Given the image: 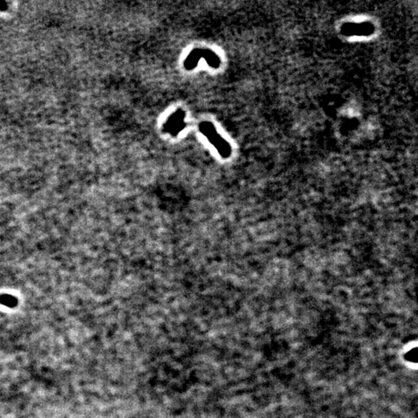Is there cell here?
Segmentation results:
<instances>
[{
    "label": "cell",
    "instance_id": "1",
    "mask_svg": "<svg viewBox=\"0 0 418 418\" xmlns=\"http://www.w3.org/2000/svg\"><path fill=\"white\" fill-rule=\"evenodd\" d=\"M199 130L209 139V141L214 146L222 158H228L230 157L232 153L230 145L218 134L215 127L211 123L202 122L199 125Z\"/></svg>",
    "mask_w": 418,
    "mask_h": 418
},
{
    "label": "cell",
    "instance_id": "2",
    "mask_svg": "<svg viewBox=\"0 0 418 418\" xmlns=\"http://www.w3.org/2000/svg\"><path fill=\"white\" fill-rule=\"evenodd\" d=\"M185 112L182 109H178L175 113H173L164 124V132L172 136H177L185 128Z\"/></svg>",
    "mask_w": 418,
    "mask_h": 418
},
{
    "label": "cell",
    "instance_id": "3",
    "mask_svg": "<svg viewBox=\"0 0 418 418\" xmlns=\"http://www.w3.org/2000/svg\"><path fill=\"white\" fill-rule=\"evenodd\" d=\"M204 58V49L197 48L188 54L184 61V68L187 70H192L199 65V61Z\"/></svg>",
    "mask_w": 418,
    "mask_h": 418
},
{
    "label": "cell",
    "instance_id": "4",
    "mask_svg": "<svg viewBox=\"0 0 418 418\" xmlns=\"http://www.w3.org/2000/svg\"><path fill=\"white\" fill-rule=\"evenodd\" d=\"M12 2H7V1H4V2H0V13H5L10 10L12 8Z\"/></svg>",
    "mask_w": 418,
    "mask_h": 418
},
{
    "label": "cell",
    "instance_id": "5",
    "mask_svg": "<svg viewBox=\"0 0 418 418\" xmlns=\"http://www.w3.org/2000/svg\"><path fill=\"white\" fill-rule=\"evenodd\" d=\"M2 299H3L2 304H5V305L9 306V307H13V306H15L16 304V300L13 297H4Z\"/></svg>",
    "mask_w": 418,
    "mask_h": 418
}]
</instances>
